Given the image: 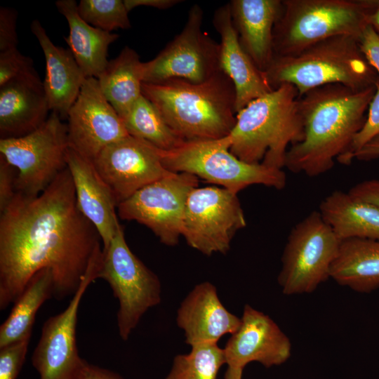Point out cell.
Returning a JSON list of instances; mask_svg holds the SVG:
<instances>
[{
	"instance_id": "28",
	"label": "cell",
	"mask_w": 379,
	"mask_h": 379,
	"mask_svg": "<svg viewBox=\"0 0 379 379\" xmlns=\"http://www.w3.org/2000/svg\"><path fill=\"white\" fill-rule=\"evenodd\" d=\"M53 291L50 269L44 268L34 274L0 326V348L32 336L36 314L44 302L53 297Z\"/></svg>"
},
{
	"instance_id": "4",
	"label": "cell",
	"mask_w": 379,
	"mask_h": 379,
	"mask_svg": "<svg viewBox=\"0 0 379 379\" xmlns=\"http://www.w3.org/2000/svg\"><path fill=\"white\" fill-rule=\"evenodd\" d=\"M298 98L294 86L283 84L238 112L227 135L231 153L247 163L282 169L289 147L305 136Z\"/></svg>"
},
{
	"instance_id": "21",
	"label": "cell",
	"mask_w": 379,
	"mask_h": 379,
	"mask_svg": "<svg viewBox=\"0 0 379 379\" xmlns=\"http://www.w3.org/2000/svg\"><path fill=\"white\" fill-rule=\"evenodd\" d=\"M30 28L45 57L43 86L50 109L67 119L86 78L69 48L55 46L38 20L32 22Z\"/></svg>"
},
{
	"instance_id": "43",
	"label": "cell",
	"mask_w": 379,
	"mask_h": 379,
	"mask_svg": "<svg viewBox=\"0 0 379 379\" xmlns=\"http://www.w3.org/2000/svg\"><path fill=\"white\" fill-rule=\"evenodd\" d=\"M368 24L373 28L376 34L379 36V3L376 9L371 15Z\"/></svg>"
},
{
	"instance_id": "13",
	"label": "cell",
	"mask_w": 379,
	"mask_h": 379,
	"mask_svg": "<svg viewBox=\"0 0 379 379\" xmlns=\"http://www.w3.org/2000/svg\"><path fill=\"white\" fill-rule=\"evenodd\" d=\"M198 178L187 173H173L141 188L117 206L118 215L150 229L160 241L178 244L182 236L185 206Z\"/></svg>"
},
{
	"instance_id": "5",
	"label": "cell",
	"mask_w": 379,
	"mask_h": 379,
	"mask_svg": "<svg viewBox=\"0 0 379 379\" xmlns=\"http://www.w3.org/2000/svg\"><path fill=\"white\" fill-rule=\"evenodd\" d=\"M264 74L272 89L290 84L299 97L328 84L359 91L379 83V77L361 52L358 40L347 35L322 40L293 55L274 57Z\"/></svg>"
},
{
	"instance_id": "33",
	"label": "cell",
	"mask_w": 379,
	"mask_h": 379,
	"mask_svg": "<svg viewBox=\"0 0 379 379\" xmlns=\"http://www.w3.org/2000/svg\"><path fill=\"white\" fill-rule=\"evenodd\" d=\"M367 112L364 124L355 135L349 149L337 159L339 163L350 164L354 159V154L379 135V83L376 86L375 92Z\"/></svg>"
},
{
	"instance_id": "26",
	"label": "cell",
	"mask_w": 379,
	"mask_h": 379,
	"mask_svg": "<svg viewBox=\"0 0 379 379\" xmlns=\"http://www.w3.org/2000/svg\"><path fill=\"white\" fill-rule=\"evenodd\" d=\"M330 278L359 293L379 288V240L352 238L341 241Z\"/></svg>"
},
{
	"instance_id": "7",
	"label": "cell",
	"mask_w": 379,
	"mask_h": 379,
	"mask_svg": "<svg viewBox=\"0 0 379 379\" xmlns=\"http://www.w3.org/2000/svg\"><path fill=\"white\" fill-rule=\"evenodd\" d=\"M228 136L185 141L168 151L160 149L164 166L173 173H187L237 194L252 185L282 190L286 175L281 168L241 161L230 150Z\"/></svg>"
},
{
	"instance_id": "35",
	"label": "cell",
	"mask_w": 379,
	"mask_h": 379,
	"mask_svg": "<svg viewBox=\"0 0 379 379\" xmlns=\"http://www.w3.org/2000/svg\"><path fill=\"white\" fill-rule=\"evenodd\" d=\"M18 12L11 8H0V53L17 48Z\"/></svg>"
},
{
	"instance_id": "12",
	"label": "cell",
	"mask_w": 379,
	"mask_h": 379,
	"mask_svg": "<svg viewBox=\"0 0 379 379\" xmlns=\"http://www.w3.org/2000/svg\"><path fill=\"white\" fill-rule=\"evenodd\" d=\"M246 225L237 194L214 186L196 187L187 200L182 236L204 255L225 253L236 232Z\"/></svg>"
},
{
	"instance_id": "29",
	"label": "cell",
	"mask_w": 379,
	"mask_h": 379,
	"mask_svg": "<svg viewBox=\"0 0 379 379\" xmlns=\"http://www.w3.org/2000/svg\"><path fill=\"white\" fill-rule=\"evenodd\" d=\"M121 118L129 135L145 140L159 149L171 150L185 142L143 95Z\"/></svg>"
},
{
	"instance_id": "15",
	"label": "cell",
	"mask_w": 379,
	"mask_h": 379,
	"mask_svg": "<svg viewBox=\"0 0 379 379\" xmlns=\"http://www.w3.org/2000/svg\"><path fill=\"white\" fill-rule=\"evenodd\" d=\"M93 162L117 206L145 186L173 173L164 166L159 149L131 135L107 146Z\"/></svg>"
},
{
	"instance_id": "38",
	"label": "cell",
	"mask_w": 379,
	"mask_h": 379,
	"mask_svg": "<svg viewBox=\"0 0 379 379\" xmlns=\"http://www.w3.org/2000/svg\"><path fill=\"white\" fill-rule=\"evenodd\" d=\"M348 192L379 208V180H368L357 183Z\"/></svg>"
},
{
	"instance_id": "18",
	"label": "cell",
	"mask_w": 379,
	"mask_h": 379,
	"mask_svg": "<svg viewBox=\"0 0 379 379\" xmlns=\"http://www.w3.org/2000/svg\"><path fill=\"white\" fill-rule=\"evenodd\" d=\"M213 25L220 37V69L231 79L235 88L237 113L251 102L273 89L264 72L258 69L241 46L232 20L230 3L215 10Z\"/></svg>"
},
{
	"instance_id": "17",
	"label": "cell",
	"mask_w": 379,
	"mask_h": 379,
	"mask_svg": "<svg viewBox=\"0 0 379 379\" xmlns=\"http://www.w3.org/2000/svg\"><path fill=\"white\" fill-rule=\"evenodd\" d=\"M227 367L244 368L251 362L280 366L291 355L287 335L268 315L246 305L238 329L223 348Z\"/></svg>"
},
{
	"instance_id": "42",
	"label": "cell",
	"mask_w": 379,
	"mask_h": 379,
	"mask_svg": "<svg viewBox=\"0 0 379 379\" xmlns=\"http://www.w3.org/2000/svg\"><path fill=\"white\" fill-rule=\"evenodd\" d=\"M244 368L227 367L224 379H242Z\"/></svg>"
},
{
	"instance_id": "6",
	"label": "cell",
	"mask_w": 379,
	"mask_h": 379,
	"mask_svg": "<svg viewBox=\"0 0 379 379\" xmlns=\"http://www.w3.org/2000/svg\"><path fill=\"white\" fill-rule=\"evenodd\" d=\"M378 3L379 0H282L273 29L274 57L298 54L335 36L347 35L358 40Z\"/></svg>"
},
{
	"instance_id": "34",
	"label": "cell",
	"mask_w": 379,
	"mask_h": 379,
	"mask_svg": "<svg viewBox=\"0 0 379 379\" xmlns=\"http://www.w3.org/2000/svg\"><path fill=\"white\" fill-rule=\"evenodd\" d=\"M32 336L0 348V379H16L25 361Z\"/></svg>"
},
{
	"instance_id": "19",
	"label": "cell",
	"mask_w": 379,
	"mask_h": 379,
	"mask_svg": "<svg viewBox=\"0 0 379 379\" xmlns=\"http://www.w3.org/2000/svg\"><path fill=\"white\" fill-rule=\"evenodd\" d=\"M176 322L184 331L185 343L192 347L218 343L220 338L238 329L241 318L225 308L215 286L204 281L195 286L181 302Z\"/></svg>"
},
{
	"instance_id": "37",
	"label": "cell",
	"mask_w": 379,
	"mask_h": 379,
	"mask_svg": "<svg viewBox=\"0 0 379 379\" xmlns=\"http://www.w3.org/2000/svg\"><path fill=\"white\" fill-rule=\"evenodd\" d=\"M14 167L0 155V211L12 201L16 194Z\"/></svg>"
},
{
	"instance_id": "36",
	"label": "cell",
	"mask_w": 379,
	"mask_h": 379,
	"mask_svg": "<svg viewBox=\"0 0 379 379\" xmlns=\"http://www.w3.org/2000/svg\"><path fill=\"white\" fill-rule=\"evenodd\" d=\"M361 52L379 77V36L368 25L358 39Z\"/></svg>"
},
{
	"instance_id": "24",
	"label": "cell",
	"mask_w": 379,
	"mask_h": 379,
	"mask_svg": "<svg viewBox=\"0 0 379 379\" xmlns=\"http://www.w3.org/2000/svg\"><path fill=\"white\" fill-rule=\"evenodd\" d=\"M55 6L68 23L69 34L64 39L69 50L85 77L98 79L109 62V45L119 35L98 29L85 22L79 14L74 0H58Z\"/></svg>"
},
{
	"instance_id": "10",
	"label": "cell",
	"mask_w": 379,
	"mask_h": 379,
	"mask_svg": "<svg viewBox=\"0 0 379 379\" xmlns=\"http://www.w3.org/2000/svg\"><path fill=\"white\" fill-rule=\"evenodd\" d=\"M341 241L314 211L291 230L281 257L278 283L287 295L310 293L330 278Z\"/></svg>"
},
{
	"instance_id": "32",
	"label": "cell",
	"mask_w": 379,
	"mask_h": 379,
	"mask_svg": "<svg viewBox=\"0 0 379 379\" xmlns=\"http://www.w3.org/2000/svg\"><path fill=\"white\" fill-rule=\"evenodd\" d=\"M11 81L43 84L32 58L22 55L18 48L0 53V86Z\"/></svg>"
},
{
	"instance_id": "2",
	"label": "cell",
	"mask_w": 379,
	"mask_h": 379,
	"mask_svg": "<svg viewBox=\"0 0 379 379\" xmlns=\"http://www.w3.org/2000/svg\"><path fill=\"white\" fill-rule=\"evenodd\" d=\"M375 89L371 86L357 91L328 84L299 97L305 136L289 147L284 166L310 177L331 169L363 126Z\"/></svg>"
},
{
	"instance_id": "39",
	"label": "cell",
	"mask_w": 379,
	"mask_h": 379,
	"mask_svg": "<svg viewBox=\"0 0 379 379\" xmlns=\"http://www.w3.org/2000/svg\"><path fill=\"white\" fill-rule=\"evenodd\" d=\"M77 379H124L112 370L98 366L84 361Z\"/></svg>"
},
{
	"instance_id": "11",
	"label": "cell",
	"mask_w": 379,
	"mask_h": 379,
	"mask_svg": "<svg viewBox=\"0 0 379 379\" xmlns=\"http://www.w3.org/2000/svg\"><path fill=\"white\" fill-rule=\"evenodd\" d=\"M203 10L193 5L187 22L152 60L143 62L142 81L159 84L173 79L203 83L221 71L220 46L202 30Z\"/></svg>"
},
{
	"instance_id": "22",
	"label": "cell",
	"mask_w": 379,
	"mask_h": 379,
	"mask_svg": "<svg viewBox=\"0 0 379 379\" xmlns=\"http://www.w3.org/2000/svg\"><path fill=\"white\" fill-rule=\"evenodd\" d=\"M229 3L241 46L258 69L265 72L274 57L273 29L282 0H232Z\"/></svg>"
},
{
	"instance_id": "1",
	"label": "cell",
	"mask_w": 379,
	"mask_h": 379,
	"mask_svg": "<svg viewBox=\"0 0 379 379\" xmlns=\"http://www.w3.org/2000/svg\"><path fill=\"white\" fill-rule=\"evenodd\" d=\"M101 238L82 214L67 167L40 194L16 192L0 217V310L23 292L38 271L48 268L53 298L72 296Z\"/></svg>"
},
{
	"instance_id": "9",
	"label": "cell",
	"mask_w": 379,
	"mask_h": 379,
	"mask_svg": "<svg viewBox=\"0 0 379 379\" xmlns=\"http://www.w3.org/2000/svg\"><path fill=\"white\" fill-rule=\"evenodd\" d=\"M67 125L55 112L32 133L0 139V155L17 171L16 192L27 197L42 193L67 168L69 147Z\"/></svg>"
},
{
	"instance_id": "20",
	"label": "cell",
	"mask_w": 379,
	"mask_h": 379,
	"mask_svg": "<svg viewBox=\"0 0 379 379\" xmlns=\"http://www.w3.org/2000/svg\"><path fill=\"white\" fill-rule=\"evenodd\" d=\"M66 162L73 180L78 207L95 227L103 244L102 249H106L121 226L113 193L93 162L70 147Z\"/></svg>"
},
{
	"instance_id": "27",
	"label": "cell",
	"mask_w": 379,
	"mask_h": 379,
	"mask_svg": "<svg viewBox=\"0 0 379 379\" xmlns=\"http://www.w3.org/2000/svg\"><path fill=\"white\" fill-rule=\"evenodd\" d=\"M142 65L138 54L125 46L117 58L109 60L97 79L103 95L120 117L142 95Z\"/></svg>"
},
{
	"instance_id": "30",
	"label": "cell",
	"mask_w": 379,
	"mask_h": 379,
	"mask_svg": "<svg viewBox=\"0 0 379 379\" xmlns=\"http://www.w3.org/2000/svg\"><path fill=\"white\" fill-rule=\"evenodd\" d=\"M224 364V350L218 343L196 345L189 353L174 357L165 379H218Z\"/></svg>"
},
{
	"instance_id": "31",
	"label": "cell",
	"mask_w": 379,
	"mask_h": 379,
	"mask_svg": "<svg viewBox=\"0 0 379 379\" xmlns=\"http://www.w3.org/2000/svg\"><path fill=\"white\" fill-rule=\"evenodd\" d=\"M77 7L85 22L103 31L111 32L131 27L129 12L122 0H81Z\"/></svg>"
},
{
	"instance_id": "25",
	"label": "cell",
	"mask_w": 379,
	"mask_h": 379,
	"mask_svg": "<svg viewBox=\"0 0 379 379\" xmlns=\"http://www.w3.org/2000/svg\"><path fill=\"white\" fill-rule=\"evenodd\" d=\"M319 211L340 241L379 240V208L349 192H333L321 202Z\"/></svg>"
},
{
	"instance_id": "16",
	"label": "cell",
	"mask_w": 379,
	"mask_h": 379,
	"mask_svg": "<svg viewBox=\"0 0 379 379\" xmlns=\"http://www.w3.org/2000/svg\"><path fill=\"white\" fill-rule=\"evenodd\" d=\"M67 119L69 147L92 161L107 146L129 135L93 77L85 79Z\"/></svg>"
},
{
	"instance_id": "41",
	"label": "cell",
	"mask_w": 379,
	"mask_h": 379,
	"mask_svg": "<svg viewBox=\"0 0 379 379\" xmlns=\"http://www.w3.org/2000/svg\"><path fill=\"white\" fill-rule=\"evenodd\" d=\"M379 157V135L366 144L356 152L353 159L361 161H370Z\"/></svg>"
},
{
	"instance_id": "8",
	"label": "cell",
	"mask_w": 379,
	"mask_h": 379,
	"mask_svg": "<svg viewBox=\"0 0 379 379\" xmlns=\"http://www.w3.org/2000/svg\"><path fill=\"white\" fill-rule=\"evenodd\" d=\"M118 300L119 334L127 340L144 314L161 301L159 277L130 249L121 225L106 249L98 273Z\"/></svg>"
},
{
	"instance_id": "23",
	"label": "cell",
	"mask_w": 379,
	"mask_h": 379,
	"mask_svg": "<svg viewBox=\"0 0 379 379\" xmlns=\"http://www.w3.org/2000/svg\"><path fill=\"white\" fill-rule=\"evenodd\" d=\"M50 110L43 84L11 81L0 86L1 139L32 133L47 120Z\"/></svg>"
},
{
	"instance_id": "40",
	"label": "cell",
	"mask_w": 379,
	"mask_h": 379,
	"mask_svg": "<svg viewBox=\"0 0 379 379\" xmlns=\"http://www.w3.org/2000/svg\"><path fill=\"white\" fill-rule=\"evenodd\" d=\"M179 0H124V4L128 12L138 6H149L165 10L182 2Z\"/></svg>"
},
{
	"instance_id": "3",
	"label": "cell",
	"mask_w": 379,
	"mask_h": 379,
	"mask_svg": "<svg viewBox=\"0 0 379 379\" xmlns=\"http://www.w3.org/2000/svg\"><path fill=\"white\" fill-rule=\"evenodd\" d=\"M142 93L184 141L226 137L236 123L235 88L222 71L200 84L180 79L142 83Z\"/></svg>"
},
{
	"instance_id": "14",
	"label": "cell",
	"mask_w": 379,
	"mask_h": 379,
	"mask_svg": "<svg viewBox=\"0 0 379 379\" xmlns=\"http://www.w3.org/2000/svg\"><path fill=\"white\" fill-rule=\"evenodd\" d=\"M102 249L92 259L66 309L47 319L32 356L40 379H77L85 359L78 352L76 328L79 307L88 286L98 279Z\"/></svg>"
}]
</instances>
